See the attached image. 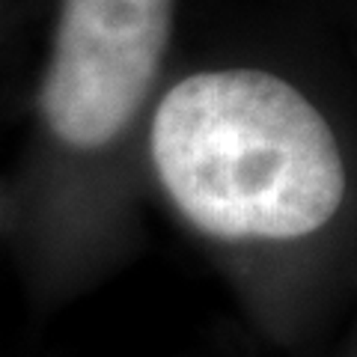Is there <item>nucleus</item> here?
Segmentation results:
<instances>
[{"mask_svg":"<svg viewBox=\"0 0 357 357\" xmlns=\"http://www.w3.org/2000/svg\"><path fill=\"white\" fill-rule=\"evenodd\" d=\"M149 158L188 227L244 253L316 241L351 191L328 110L265 66H218L176 81L155 105Z\"/></svg>","mask_w":357,"mask_h":357,"instance_id":"obj_1","label":"nucleus"},{"mask_svg":"<svg viewBox=\"0 0 357 357\" xmlns=\"http://www.w3.org/2000/svg\"><path fill=\"white\" fill-rule=\"evenodd\" d=\"M176 0H63L42 116L66 149L110 146L146 105L173 39Z\"/></svg>","mask_w":357,"mask_h":357,"instance_id":"obj_2","label":"nucleus"}]
</instances>
